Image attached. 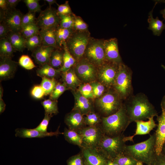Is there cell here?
<instances>
[{"label": "cell", "instance_id": "cell-1", "mask_svg": "<svg viewBox=\"0 0 165 165\" xmlns=\"http://www.w3.org/2000/svg\"><path fill=\"white\" fill-rule=\"evenodd\" d=\"M130 124L132 122L158 116V113L143 93L133 94L123 101Z\"/></svg>", "mask_w": 165, "mask_h": 165}, {"label": "cell", "instance_id": "cell-2", "mask_svg": "<svg viewBox=\"0 0 165 165\" xmlns=\"http://www.w3.org/2000/svg\"><path fill=\"white\" fill-rule=\"evenodd\" d=\"M130 124L125 106L123 104L116 112L107 117H102L100 127L104 134L110 137L123 133Z\"/></svg>", "mask_w": 165, "mask_h": 165}, {"label": "cell", "instance_id": "cell-3", "mask_svg": "<svg viewBox=\"0 0 165 165\" xmlns=\"http://www.w3.org/2000/svg\"><path fill=\"white\" fill-rule=\"evenodd\" d=\"M155 133L142 142L131 145H126L124 152L137 161L150 165L157 155L155 149Z\"/></svg>", "mask_w": 165, "mask_h": 165}, {"label": "cell", "instance_id": "cell-4", "mask_svg": "<svg viewBox=\"0 0 165 165\" xmlns=\"http://www.w3.org/2000/svg\"><path fill=\"white\" fill-rule=\"evenodd\" d=\"M123 133L110 137L104 134L97 148L108 160H113L124 152L127 141Z\"/></svg>", "mask_w": 165, "mask_h": 165}, {"label": "cell", "instance_id": "cell-5", "mask_svg": "<svg viewBox=\"0 0 165 165\" xmlns=\"http://www.w3.org/2000/svg\"><path fill=\"white\" fill-rule=\"evenodd\" d=\"M132 72L123 63L119 64L118 73L112 88L123 101L133 95Z\"/></svg>", "mask_w": 165, "mask_h": 165}, {"label": "cell", "instance_id": "cell-6", "mask_svg": "<svg viewBox=\"0 0 165 165\" xmlns=\"http://www.w3.org/2000/svg\"><path fill=\"white\" fill-rule=\"evenodd\" d=\"M123 101L112 88L109 89L96 101V106L102 117H107L117 112Z\"/></svg>", "mask_w": 165, "mask_h": 165}, {"label": "cell", "instance_id": "cell-7", "mask_svg": "<svg viewBox=\"0 0 165 165\" xmlns=\"http://www.w3.org/2000/svg\"><path fill=\"white\" fill-rule=\"evenodd\" d=\"M89 31H74L67 40L66 45L70 54L76 61L82 58L91 38Z\"/></svg>", "mask_w": 165, "mask_h": 165}, {"label": "cell", "instance_id": "cell-8", "mask_svg": "<svg viewBox=\"0 0 165 165\" xmlns=\"http://www.w3.org/2000/svg\"><path fill=\"white\" fill-rule=\"evenodd\" d=\"M104 40L91 37L83 57L98 68L105 61Z\"/></svg>", "mask_w": 165, "mask_h": 165}, {"label": "cell", "instance_id": "cell-9", "mask_svg": "<svg viewBox=\"0 0 165 165\" xmlns=\"http://www.w3.org/2000/svg\"><path fill=\"white\" fill-rule=\"evenodd\" d=\"M77 76L85 83L94 81L97 75L98 67L83 57L73 67Z\"/></svg>", "mask_w": 165, "mask_h": 165}, {"label": "cell", "instance_id": "cell-10", "mask_svg": "<svg viewBox=\"0 0 165 165\" xmlns=\"http://www.w3.org/2000/svg\"><path fill=\"white\" fill-rule=\"evenodd\" d=\"M119 64L105 61L98 68L100 82L108 89L112 88L118 72Z\"/></svg>", "mask_w": 165, "mask_h": 165}, {"label": "cell", "instance_id": "cell-11", "mask_svg": "<svg viewBox=\"0 0 165 165\" xmlns=\"http://www.w3.org/2000/svg\"><path fill=\"white\" fill-rule=\"evenodd\" d=\"M76 132L82 137V147L96 148L104 134L100 126H86Z\"/></svg>", "mask_w": 165, "mask_h": 165}, {"label": "cell", "instance_id": "cell-12", "mask_svg": "<svg viewBox=\"0 0 165 165\" xmlns=\"http://www.w3.org/2000/svg\"><path fill=\"white\" fill-rule=\"evenodd\" d=\"M60 18L57 9L49 7L42 11L36 24L40 29L57 28L60 25Z\"/></svg>", "mask_w": 165, "mask_h": 165}, {"label": "cell", "instance_id": "cell-13", "mask_svg": "<svg viewBox=\"0 0 165 165\" xmlns=\"http://www.w3.org/2000/svg\"><path fill=\"white\" fill-rule=\"evenodd\" d=\"M23 15L21 12L16 8L6 11L0 9V23L6 25L11 31L20 32L21 28Z\"/></svg>", "mask_w": 165, "mask_h": 165}, {"label": "cell", "instance_id": "cell-14", "mask_svg": "<svg viewBox=\"0 0 165 165\" xmlns=\"http://www.w3.org/2000/svg\"><path fill=\"white\" fill-rule=\"evenodd\" d=\"M85 165H106L108 159L97 148H80Z\"/></svg>", "mask_w": 165, "mask_h": 165}, {"label": "cell", "instance_id": "cell-15", "mask_svg": "<svg viewBox=\"0 0 165 165\" xmlns=\"http://www.w3.org/2000/svg\"><path fill=\"white\" fill-rule=\"evenodd\" d=\"M105 61L118 64L123 63L119 54L118 40L116 38L104 40Z\"/></svg>", "mask_w": 165, "mask_h": 165}, {"label": "cell", "instance_id": "cell-16", "mask_svg": "<svg viewBox=\"0 0 165 165\" xmlns=\"http://www.w3.org/2000/svg\"><path fill=\"white\" fill-rule=\"evenodd\" d=\"M157 128L155 132V149L157 155L161 153L163 145L165 141V111L162 110L161 115L158 116Z\"/></svg>", "mask_w": 165, "mask_h": 165}, {"label": "cell", "instance_id": "cell-17", "mask_svg": "<svg viewBox=\"0 0 165 165\" xmlns=\"http://www.w3.org/2000/svg\"><path fill=\"white\" fill-rule=\"evenodd\" d=\"M64 121L69 129L76 131L87 126L84 122L83 115L76 110H72L67 114Z\"/></svg>", "mask_w": 165, "mask_h": 165}, {"label": "cell", "instance_id": "cell-18", "mask_svg": "<svg viewBox=\"0 0 165 165\" xmlns=\"http://www.w3.org/2000/svg\"><path fill=\"white\" fill-rule=\"evenodd\" d=\"M17 68V63L12 60V58H0V81L13 77Z\"/></svg>", "mask_w": 165, "mask_h": 165}, {"label": "cell", "instance_id": "cell-19", "mask_svg": "<svg viewBox=\"0 0 165 165\" xmlns=\"http://www.w3.org/2000/svg\"><path fill=\"white\" fill-rule=\"evenodd\" d=\"M75 98V104L72 110L79 112L83 115L94 111V106L93 103L89 99L83 96L78 90L73 91Z\"/></svg>", "mask_w": 165, "mask_h": 165}, {"label": "cell", "instance_id": "cell-20", "mask_svg": "<svg viewBox=\"0 0 165 165\" xmlns=\"http://www.w3.org/2000/svg\"><path fill=\"white\" fill-rule=\"evenodd\" d=\"M55 132L43 133L33 129L25 128H17L15 130V136L21 138H42L46 137L55 136H57L59 134H63V132H60L59 128Z\"/></svg>", "mask_w": 165, "mask_h": 165}, {"label": "cell", "instance_id": "cell-21", "mask_svg": "<svg viewBox=\"0 0 165 165\" xmlns=\"http://www.w3.org/2000/svg\"><path fill=\"white\" fill-rule=\"evenodd\" d=\"M55 49L52 46H41L32 52V56L35 62L40 66L49 64L50 57L53 50Z\"/></svg>", "mask_w": 165, "mask_h": 165}, {"label": "cell", "instance_id": "cell-22", "mask_svg": "<svg viewBox=\"0 0 165 165\" xmlns=\"http://www.w3.org/2000/svg\"><path fill=\"white\" fill-rule=\"evenodd\" d=\"M154 117L148 119L147 121L139 120L136 121V127L135 133L131 136L125 137L126 141H130L133 142V138L137 135H144L149 134L150 132L155 128L157 125L154 120Z\"/></svg>", "mask_w": 165, "mask_h": 165}, {"label": "cell", "instance_id": "cell-23", "mask_svg": "<svg viewBox=\"0 0 165 165\" xmlns=\"http://www.w3.org/2000/svg\"><path fill=\"white\" fill-rule=\"evenodd\" d=\"M57 27L40 30L39 34L42 39V46L59 48L57 44Z\"/></svg>", "mask_w": 165, "mask_h": 165}, {"label": "cell", "instance_id": "cell-24", "mask_svg": "<svg viewBox=\"0 0 165 165\" xmlns=\"http://www.w3.org/2000/svg\"><path fill=\"white\" fill-rule=\"evenodd\" d=\"M61 73L63 83L68 89L74 90L81 84L82 82L76 75L73 67Z\"/></svg>", "mask_w": 165, "mask_h": 165}, {"label": "cell", "instance_id": "cell-25", "mask_svg": "<svg viewBox=\"0 0 165 165\" xmlns=\"http://www.w3.org/2000/svg\"><path fill=\"white\" fill-rule=\"evenodd\" d=\"M6 38L10 42L15 50L22 52L25 46V38L20 32L10 31Z\"/></svg>", "mask_w": 165, "mask_h": 165}, {"label": "cell", "instance_id": "cell-26", "mask_svg": "<svg viewBox=\"0 0 165 165\" xmlns=\"http://www.w3.org/2000/svg\"><path fill=\"white\" fill-rule=\"evenodd\" d=\"M157 2L156 3L153 8L149 13L148 22L149 23L148 29L152 31L155 35L160 36L163 31L165 29V24L160 20L158 17L156 18L153 17L152 12Z\"/></svg>", "mask_w": 165, "mask_h": 165}, {"label": "cell", "instance_id": "cell-27", "mask_svg": "<svg viewBox=\"0 0 165 165\" xmlns=\"http://www.w3.org/2000/svg\"><path fill=\"white\" fill-rule=\"evenodd\" d=\"M64 49L55 48L52 52L49 64L56 69L61 68L63 64Z\"/></svg>", "mask_w": 165, "mask_h": 165}, {"label": "cell", "instance_id": "cell-28", "mask_svg": "<svg viewBox=\"0 0 165 165\" xmlns=\"http://www.w3.org/2000/svg\"><path fill=\"white\" fill-rule=\"evenodd\" d=\"M63 134L65 139L69 143L82 147V137L77 132L65 127Z\"/></svg>", "mask_w": 165, "mask_h": 165}, {"label": "cell", "instance_id": "cell-29", "mask_svg": "<svg viewBox=\"0 0 165 165\" xmlns=\"http://www.w3.org/2000/svg\"><path fill=\"white\" fill-rule=\"evenodd\" d=\"M74 31L73 29L63 28L60 26L57 28V44L59 48L63 49L64 45Z\"/></svg>", "mask_w": 165, "mask_h": 165}, {"label": "cell", "instance_id": "cell-30", "mask_svg": "<svg viewBox=\"0 0 165 165\" xmlns=\"http://www.w3.org/2000/svg\"><path fill=\"white\" fill-rule=\"evenodd\" d=\"M61 72H59L49 64H46L40 66L36 70V74L38 76L42 77L49 78H54L59 75Z\"/></svg>", "mask_w": 165, "mask_h": 165}, {"label": "cell", "instance_id": "cell-31", "mask_svg": "<svg viewBox=\"0 0 165 165\" xmlns=\"http://www.w3.org/2000/svg\"><path fill=\"white\" fill-rule=\"evenodd\" d=\"M15 51L10 42L6 38L0 39V58H12Z\"/></svg>", "mask_w": 165, "mask_h": 165}, {"label": "cell", "instance_id": "cell-32", "mask_svg": "<svg viewBox=\"0 0 165 165\" xmlns=\"http://www.w3.org/2000/svg\"><path fill=\"white\" fill-rule=\"evenodd\" d=\"M63 49L64 50L63 55V64L61 68L57 69L61 72H65L73 67L77 62L68 51L66 44L64 45Z\"/></svg>", "mask_w": 165, "mask_h": 165}, {"label": "cell", "instance_id": "cell-33", "mask_svg": "<svg viewBox=\"0 0 165 165\" xmlns=\"http://www.w3.org/2000/svg\"><path fill=\"white\" fill-rule=\"evenodd\" d=\"M101 116L94 111L83 115L84 122L87 126H100L101 121Z\"/></svg>", "mask_w": 165, "mask_h": 165}, {"label": "cell", "instance_id": "cell-34", "mask_svg": "<svg viewBox=\"0 0 165 165\" xmlns=\"http://www.w3.org/2000/svg\"><path fill=\"white\" fill-rule=\"evenodd\" d=\"M57 102L56 100L48 99L42 101L41 104L45 111V114L52 116V115L57 114L58 113Z\"/></svg>", "mask_w": 165, "mask_h": 165}, {"label": "cell", "instance_id": "cell-35", "mask_svg": "<svg viewBox=\"0 0 165 165\" xmlns=\"http://www.w3.org/2000/svg\"><path fill=\"white\" fill-rule=\"evenodd\" d=\"M40 29L36 23L31 24L21 27L20 32L25 38L39 33Z\"/></svg>", "mask_w": 165, "mask_h": 165}, {"label": "cell", "instance_id": "cell-36", "mask_svg": "<svg viewBox=\"0 0 165 165\" xmlns=\"http://www.w3.org/2000/svg\"><path fill=\"white\" fill-rule=\"evenodd\" d=\"M25 40L26 48L31 52L42 45V39L39 33L25 38Z\"/></svg>", "mask_w": 165, "mask_h": 165}, {"label": "cell", "instance_id": "cell-37", "mask_svg": "<svg viewBox=\"0 0 165 165\" xmlns=\"http://www.w3.org/2000/svg\"><path fill=\"white\" fill-rule=\"evenodd\" d=\"M55 78H42L40 85L43 89L45 95H49L51 93L57 84Z\"/></svg>", "mask_w": 165, "mask_h": 165}, {"label": "cell", "instance_id": "cell-38", "mask_svg": "<svg viewBox=\"0 0 165 165\" xmlns=\"http://www.w3.org/2000/svg\"><path fill=\"white\" fill-rule=\"evenodd\" d=\"M113 160L119 165H136L138 162L124 152L118 155Z\"/></svg>", "mask_w": 165, "mask_h": 165}, {"label": "cell", "instance_id": "cell-39", "mask_svg": "<svg viewBox=\"0 0 165 165\" xmlns=\"http://www.w3.org/2000/svg\"><path fill=\"white\" fill-rule=\"evenodd\" d=\"M59 14L60 27L64 28L73 29L75 15L73 13L69 15Z\"/></svg>", "mask_w": 165, "mask_h": 165}, {"label": "cell", "instance_id": "cell-40", "mask_svg": "<svg viewBox=\"0 0 165 165\" xmlns=\"http://www.w3.org/2000/svg\"><path fill=\"white\" fill-rule=\"evenodd\" d=\"M90 84L92 87L94 98L101 97L105 93V92L106 91V88L108 89L101 82L94 81Z\"/></svg>", "mask_w": 165, "mask_h": 165}, {"label": "cell", "instance_id": "cell-41", "mask_svg": "<svg viewBox=\"0 0 165 165\" xmlns=\"http://www.w3.org/2000/svg\"><path fill=\"white\" fill-rule=\"evenodd\" d=\"M78 90L83 96L88 99L94 98L92 86L88 83L81 84L79 86Z\"/></svg>", "mask_w": 165, "mask_h": 165}, {"label": "cell", "instance_id": "cell-42", "mask_svg": "<svg viewBox=\"0 0 165 165\" xmlns=\"http://www.w3.org/2000/svg\"><path fill=\"white\" fill-rule=\"evenodd\" d=\"M68 89L63 83H57L54 89L50 95V99L56 100L66 90Z\"/></svg>", "mask_w": 165, "mask_h": 165}, {"label": "cell", "instance_id": "cell-43", "mask_svg": "<svg viewBox=\"0 0 165 165\" xmlns=\"http://www.w3.org/2000/svg\"><path fill=\"white\" fill-rule=\"evenodd\" d=\"M18 63L22 67L28 70H31L36 67L30 57L26 55H23L20 57Z\"/></svg>", "mask_w": 165, "mask_h": 165}, {"label": "cell", "instance_id": "cell-44", "mask_svg": "<svg viewBox=\"0 0 165 165\" xmlns=\"http://www.w3.org/2000/svg\"><path fill=\"white\" fill-rule=\"evenodd\" d=\"M73 29L74 31H88V25L80 17L75 15Z\"/></svg>", "mask_w": 165, "mask_h": 165}, {"label": "cell", "instance_id": "cell-45", "mask_svg": "<svg viewBox=\"0 0 165 165\" xmlns=\"http://www.w3.org/2000/svg\"><path fill=\"white\" fill-rule=\"evenodd\" d=\"M38 0H24L23 2L28 7L29 11L33 12H40L42 6L39 5Z\"/></svg>", "mask_w": 165, "mask_h": 165}, {"label": "cell", "instance_id": "cell-46", "mask_svg": "<svg viewBox=\"0 0 165 165\" xmlns=\"http://www.w3.org/2000/svg\"><path fill=\"white\" fill-rule=\"evenodd\" d=\"M67 165H85L81 152L70 157L67 160Z\"/></svg>", "mask_w": 165, "mask_h": 165}, {"label": "cell", "instance_id": "cell-47", "mask_svg": "<svg viewBox=\"0 0 165 165\" xmlns=\"http://www.w3.org/2000/svg\"><path fill=\"white\" fill-rule=\"evenodd\" d=\"M36 20L35 13L29 11L23 15L21 27L29 24L36 23Z\"/></svg>", "mask_w": 165, "mask_h": 165}, {"label": "cell", "instance_id": "cell-48", "mask_svg": "<svg viewBox=\"0 0 165 165\" xmlns=\"http://www.w3.org/2000/svg\"><path fill=\"white\" fill-rule=\"evenodd\" d=\"M52 116L48 114H45V116L39 125L34 130L43 133H47V129L48 124L50 119L51 117Z\"/></svg>", "mask_w": 165, "mask_h": 165}, {"label": "cell", "instance_id": "cell-49", "mask_svg": "<svg viewBox=\"0 0 165 165\" xmlns=\"http://www.w3.org/2000/svg\"><path fill=\"white\" fill-rule=\"evenodd\" d=\"M31 94L36 99H41L45 95L44 91L40 85L34 86L31 90Z\"/></svg>", "mask_w": 165, "mask_h": 165}, {"label": "cell", "instance_id": "cell-50", "mask_svg": "<svg viewBox=\"0 0 165 165\" xmlns=\"http://www.w3.org/2000/svg\"><path fill=\"white\" fill-rule=\"evenodd\" d=\"M58 5L57 11L59 14L69 15L73 14L68 1L66 2L64 4Z\"/></svg>", "mask_w": 165, "mask_h": 165}, {"label": "cell", "instance_id": "cell-51", "mask_svg": "<svg viewBox=\"0 0 165 165\" xmlns=\"http://www.w3.org/2000/svg\"><path fill=\"white\" fill-rule=\"evenodd\" d=\"M150 165H165V155L161 153L156 155Z\"/></svg>", "mask_w": 165, "mask_h": 165}, {"label": "cell", "instance_id": "cell-52", "mask_svg": "<svg viewBox=\"0 0 165 165\" xmlns=\"http://www.w3.org/2000/svg\"><path fill=\"white\" fill-rule=\"evenodd\" d=\"M11 31L9 27L5 24L0 23V39L6 38L8 34Z\"/></svg>", "mask_w": 165, "mask_h": 165}, {"label": "cell", "instance_id": "cell-53", "mask_svg": "<svg viewBox=\"0 0 165 165\" xmlns=\"http://www.w3.org/2000/svg\"><path fill=\"white\" fill-rule=\"evenodd\" d=\"M20 1V0H6L8 9L15 8V7Z\"/></svg>", "mask_w": 165, "mask_h": 165}, {"label": "cell", "instance_id": "cell-54", "mask_svg": "<svg viewBox=\"0 0 165 165\" xmlns=\"http://www.w3.org/2000/svg\"><path fill=\"white\" fill-rule=\"evenodd\" d=\"M0 9L6 11L8 9L6 0H0Z\"/></svg>", "mask_w": 165, "mask_h": 165}, {"label": "cell", "instance_id": "cell-55", "mask_svg": "<svg viewBox=\"0 0 165 165\" xmlns=\"http://www.w3.org/2000/svg\"><path fill=\"white\" fill-rule=\"evenodd\" d=\"M6 105L2 99H0V113L3 112L6 108Z\"/></svg>", "mask_w": 165, "mask_h": 165}, {"label": "cell", "instance_id": "cell-56", "mask_svg": "<svg viewBox=\"0 0 165 165\" xmlns=\"http://www.w3.org/2000/svg\"><path fill=\"white\" fill-rule=\"evenodd\" d=\"M160 105L162 110L165 111V94L162 99Z\"/></svg>", "mask_w": 165, "mask_h": 165}, {"label": "cell", "instance_id": "cell-57", "mask_svg": "<svg viewBox=\"0 0 165 165\" xmlns=\"http://www.w3.org/2000/svg\"><path fill=\"white\" fill-rule=\"evenodd\" d=\"M106 165H119L113 160H108Z\"/></svg>", "mask_w": 165, "mask_h": 165}, {"label": "cell", "instance_id": "cell-58", "mask_svg": "<svg viewBox=\"0 0 165 165\" xmlns=\"http://www.w3.org/2000/svg\"><path fill=\"white\" fill-rule=\"evenodd\" d=\"M44 1L48 2L49 4V7L54 3H56V1L55 0H45Z\"/></svg>", "mask_w": 165, "mask_h": 165}, {"label": "cell", "instance_id": "cell-59", "mask_svg": "<svg viewBox=\"0 0 165 165\" xmlns=\"http://www.w3.org/2000/svg\"><path fill=\"white\" fill-rule=\"evenodd\" d=\"M161 153L165 155V141L163 145Z\"/></svg>", "mask_w": 165, "mask_h": 165}, {"label": "cell", "instance_id": "cell-60", "mask_svg": "<svg viewBox=\"0 0 165 165\" xmlns=\"http://www.w3.org/2000/svg\"><path fill=\"white\" fill-rule=\"evenodd\" d=\"M3 93V89L2 86L0 85V99H2Z\"/></svg>", "mask_w": 165, "mask_h": 165}, {"label": "cell", "instance_id": "cell-61", "mask_svg": "<svg viewBox=\"0 0 165 165\" xmlns=\"http://www.w3.org/2000/svg\"><path fill=\"white\" fill-rule=\"evenodd\" d=\"M160 13L162 15L163 17L165 20V7L164 9H162L160 11Z\"/></svg>", "mask_w": 165, "mask_h": 165}, {"label": "cell", "instance_id": "cell-62", "mask_svg": "<svg viewBox=\"0 0 165 165\" xmlns=\"http://www.w3.org/2000/svg\"><path fill=\"white\" fill-rule=\"evenodd\" d=\"M136 165H143V163L139 161H138Z\"/></svg>", "mask_w": 165, "mask_h": 165}]
</instances>
